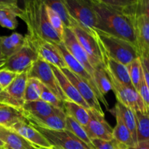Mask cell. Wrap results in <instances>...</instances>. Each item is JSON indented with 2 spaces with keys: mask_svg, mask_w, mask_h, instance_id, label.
Segmentation results:
<instances>
[{
  "mask_svg": "<svg viewBox=\"0 0 149 149\" xmlns=\"http://www.w3.org/2000/svg\"><path fill=\"white\" fill-rule=\"evenodd\" d=\"M63 107L66 116L74 119L84 127L87 126L90 120L88 109L69 100L63 102Z\"/></svg>",
  "mask_w": 149,
  "mask_h": 149,
  "instance_id": "4316f807",
  "label": "cell"
},
{
  "mask_svg": "<svg viewBox=\"0 0 149 149\" xmlns=\"http://www.w3.org/2000/svg\"><path fill=\"white\" fill-rule=\"evenodd\" d=\"M40 100L52 105L54 107L57 109H61L64 111L63 102L60 100L49 89L47 88L45 86L42 84V90H41Z\"/></svg>",
  "mask_w": 149,
  "mask_h": 149,
  "instance_id": "e575fe53",
  "label": "cell"
},
{
  "mask_svg": "<svg viewBox=\"0 0 149 149\" xmlns=\"http://www.w3.org/2000/svg\"><path fill=\"white\" fill-rule=\"evenodd\" d=\"M68 14L84 29L97 37L96 15L91 0H63Z\"/></svg>",
  "mask_w": 149,
  "mask_h": 149,
  "instance_id": "277c9868",
  "label": "cell"
},
{
  "mask_svg": "<svg viewBox=\"0 0 149 149\" xmlns=\"http://www.w3.org/2000/svg\"><path fill=\"white\" fill-rule=\"evenodd\" d=\"M96 15L95 29L130 42L138 47L132 17L122 10L121 0H91Z\"/></svg>",
  "mask_w": 149,
  "mask_h": 149,
  "instance_id": "6da1fadb",
  "label": "cell"
},
{
  "mask_svg": "<svg viewBox=\"0 0 149 149\" xmlns=\"http://www.w3.org/2000/svg\"><path fill=\"white\" fill-rule=\"evenodd\" d=\"M0 149H4V148H0Z\"/></svg>",
  "mask_w": 149,
  "mask_h": 149,
  "instance_id": "f907efd6",
  "label": "cell"
},
{
  "mask_svg": "<svg viewBox=\"0 0 149 149\" xmlns=\"http://www.w3.org/2000/svg\"><path fill=\"white\" fill-rule=\"evenodd\" d=\"M96 33L103 52L109 58L127 65L139 58L138 49L130 42L100 31L96 30Z\"/></svg>",
  "mask_w": 149,
  "mask_h": 149,
  "instance_id": "3957f363",
  "label": "cell"
},
{
  "mask_svg": "<svg viewBox=\"0 0 149 149\" xmlns=\"http://www.w3.org/2000/svg\"><path fill=\"white\" fill-rule=\"evenodd\" d=\"M47 13L51 26H52L54 30L58 33V34L59 35L60 37L62 39L63 41V36L64 34V31H65V26H64L62 20H61L59 16L58 15V14L54 10H52V9L48 7Z\"/></svg>",
  "mask_w": 149,
  "mask_h": 149,
  "instance_id": "d590c367",
  "label": "cell"
},
{
  "mask_svg": "<svg viewBox=\"0 0 149 149\" xmlns=\"http://www.w3.org/2000/svg\"><path fill=\"white\" fill-rule=\"evenodd\" d=\"M61 70L65 74V77L69 79V81L74 84V86L76 87L83 100L88 105L90 109L97 111L100 113H104L95 93L90 87V86L68 68H64Z\"/></svg>",
  "mask_w": 149,
  "mask_h": 149,
  "instance_id": "4fadbf2b",
  "label": "cell"
},
{
  "mask_svg": "<svg viewBox=\"0 0 149 149\" xmlns=\"http://www.w3.org/2000/svg\"><path fill=\"white\" fill-rule=\"evenodd\" d=\"M138 52L142 65L149 74V50L142 47H138Z\"/></svg>",
  "mask_w": 149,
  "mask_h": 149,
  "instance_id": "ab89813d",
  "label": "cell"
},
{
  "mask_svg": "<svg viewBox=\"0 0 149 149\" xmlns=\"http://www.w3.org/2000/svg\"><path fill=\"white\" fill-rule=\"evenodd\" d=\"M65 122H66L65 130H67L70 131L73 134H74L79 139H80L82 142L87 144L91 149H95V147L93 146V144L92 143L91 139L87 135L84 127H82L78 122H76L74 119H72V118L68 116H66Z\"/></svg>",
  "mask_w": 149,
  "mask_h": 149,
  "instance_id": "f1b7e54d",
  "label": "cell"
},
{
  "mask_svg": "<svg viewBox=\"0 0 149 149\" xmlns=\"http://www.w3.org/2000/svg\"><path fill=\"white\" fill-rule=\"evenodd\" d=\"M143 77L144 80H145V82L148 88L149 89V74L148 73V71L143 68Z\"/></svg>",
  "mask_w": 149,
  "mask_h": 149,
  "instance_id": "b9f144b4",
  "label": "cell"
},
{
  "mask_svg": "<svg viewBox=\"0 0 149 149\" xmlns=\"http://www.w3.org/2000/svg\"><path fill=\"white\" fill-rule=\"evenodd\" d=\"M45 2L48 7L52 9L59 16L62 20L65 28H71L73 18L68 14L67 9L63 1L58 0H45Z\"/></svg>",
  "mask_w": 149,
  "mask_h": 149,
  "instance_id": "f546056e",
  "label": "cell"
},
{
  "mask_svg": "<svg viewBox=\"0 0 149 149\" xmlns=\"http://www.w3.org/2000/svg\"><path fill=\"white\" fill-rule=\"evenodd\" d=\"M130 16L133 21L138 47H142L149 50V20L144 15Z\"/></svg>",
  "mask_w": 149,
  "mask_h": 149,
  "instance_id": "603a6c76",
  "label": "cell"
},
{
  "mask_svg": "<svg viewBox=\"0 0 149 149\" xmlns=\"http://www.w3.org/2000/svg\"><path fill=\"white\" fill-rule=\"evenodd\" d=\"M65 112L52 114L45 118H26L28 122L32 126L49 130H65Z\"/></svg>",
  "mask_w": 149,
  "mask_h": 149,
  "instance_id": "d6986e66",
  "label": "cell"
},
{
  "mask_svg": "<svg viewBox=\"0 0 149 149\" xmlns=\"http://www.w3.org/2000/svg\"><path fill=\"white\" fill-rule=\"evenodd\" d=\"M90 120L85 127L86 132L91 140L100 139L111 141L113 139V128L105 119L104 113H101L95 109L88 110Z\"/></svg>",
  "mask_w": 149,
  "mask_h": 149,
  "instance_id": "8fae6325",
  "label": "cell"
},
{
  "mask_svg": "<svg viewBox=\"0 0 149 149\" xmlns=\"http://www.w3.org/2000/svg\"><path fill=\"white\" fill-rule=\"evenodd\" d=\"M1 51L6 60L20 50L26 42V36L13 33L10 36H0Z\"/></svg>",
  "mask_w": 149,
  "mask_h": 149,
  "instance_id": "7402d4cb",
  "label": "cell"
},
{
  "mask_svg": "<svg viewBox=\"0 0 149 149\" xmlns=\"http://www.w3.org/2000/svg\"><path fill=\"white\" fill-rule=\"evenodd\" d=\"M0 140L9 149H37L17 132L0 126Z\"/></svg>",
  "mask_w": 149,
  "mask_h": 149,
  "instance_id": "ffe728a7",
  "label": "cell"
},
{
  "mask_svg": "<svg viewBox=\"0 0 149 149\" xmlns=\"http://www.w3.org/2000/svg\"><path fill=\"white\" fill-rule=\"evenodd\" d=\"M103 63L105 65V69L109 71L119 82L123 85L133 87L130 78L127 65L117 62L111 58H109L105 55L104 52H103Z\"/></svg>",
  "mask_w": 149,
  "mask_h": 149,
  "instance_id": "44dd1931",
  "label": "cell"
},
{
  "mask_svg": "<svg viewBox=\"0 0 149 149\" xmlns=\"http://www.w3.org/2000/svg\"><path fill=\"white\" fill-rule=\"evenodd\" d=\"M112 84V91L114 93L118 103L129 108L134 112L147 113L149 112L139 93L134 87L123 85L117 81L110 73L106 71Z\"/></svg>",
  "mask_w": 149,
  "mask_h": 149,
  "instance_id": "52a82bcc",
  "label": "cell"
},
{
  "mask_svg": "<svg viewBox=\"0 0 149 149\" xmlns=\"http://www.w3.org/2000/svg\"><path fill=\"white\" fill-rule=\"evenodd\" d=\"M50 66L54 74H55V77L57 78L58 83H59V85L61 87V90H63V92L65 94V95L66 96L67 98L69 100H71V101L74 102V103H77L79 106L88 109V110L90 109V108L89 107L87 103L83 100V98L80 95V94L77 91V90L74 87V84L65 77V75L62 72V71L60 68L54 66V65H50Z\"/></svg>",
  "mask_w": 149,
  "mask_h": 149,
  "instance_id": "ac0fdd59",
  "label": "cell"
},
{
  "mask_svg": "<svg viewBox=\"0 0 149 149\" xmlns=\"http://www.w3.org/2000/svg\"><path fill=\"white\" fill-rule=\"evenodd\" d=\"M51 149H58V148H52Z\"/></svg>",
  "mask_w": 149,
  "mask_h": 149,
  "instance_id": "c3c4849f",
  "label": "cell"
},
{
  "mask_svg": "<svg viewBox=\"0 0 149 149\" xmlns=\"http://www.w3.org/2000/svg\"><path fill=\"white\" fill-rule=\"evenodd\" d=\"M1 91H2V90H1V88H0V93H1Z\"/></svg>",
  "mask_w": 149,
  "mask_h": 149,
  "instance_id": "7dc6e473",
  "label": "cell"
},
{
  "mask_svg": "<svg viewBox=\"0 0 149 149\" xmlns=\"http://www.w3.org/2000/svg\"><path fill=\"white\" fill-rule=\"evenodd\" d=\"M138 93L141 95L143 101L145 103L147 109H148V111H149V89L147 87L146 84L144 77L143 79L141 85H140L139 89H138Z\"/></svg>",
  "mask_w": 149,
  "mask_h": 149,
  "instance_id": "f35d334b",
  "label": "cell"
},
{
  "mask_svg": "<svg viewBox=\"0 0 149 149\" xmlns=\"http://www.w3.org/2000/svg\"><path fill=\"white\" fill-rule=\"evenodd\" d=\"M5 147V145H4V143L1 141V140H0V148H4Z\"/></svg>",
  "mask_w": 149,
  "mask_h": 149,
  "instance_id": "f6af8a7d",
  "label": "cell"
},
{
  "mask_svg": "<svg viewBox=\"0 0 149 149\" xmlns=\"http://www.w3.org/2000/svg\"><path fill=\"white\" fill-rule=\"evenodd\" d=\"M15 132H17L23 138L29 141L30 143L37 148L51 149L52 146L49 145L43 135L31 125L27 122H20L15 124L11 128Z\"/></svg>",
  "mask_w": 149,
  "mask_h": 149,
  "instance_id": "2e32d148",
  "label": "cell"
},
{
  "mask_svg": "<svg viewBox=\"0 0 149 149\" xmlns=\"http://www.w3.org/2000/svg\"><path fill=\"white\" fill-rule=\"evenodd\" d=\"M17 74H18L6 69V68H1L0 69V88L2 90H5L16 78Z\"/></svg>",
  "mask_w": 149,
  "mask_h": 149,
  "instance_id": "8d00e7d4",
  "label": "cell"
},
{
  "mask_svg": "<svg viewBox=\"0 0 149 149\" xmlns=\"http://www.w3.org/2000/svg\"><path fill=\"white\" fill-rule=\"evenodd\" d=\"M77 40L87 53L94 69L97 68H105L103 63V52L97 37H94L84 31L73 19L71 27Z\"/></svg>",
  "mask_w": 149,
  "mask_h": 149,
  "instance_id": "5b68a950",
  "label": "cell"
},
{
  "mask_svg": "<svg viewBox=\"0 0 149 149\" xmlns=\"http://www.w3.org/2000/svg\"><path fill=\"white\" fill-rule=\"evenodd\" d=\"M99 92L103 96L106 95L109 91L112 90V84L109 78L105 68H97L95 69L93 75Z\"/></svg>",
  "mask_w": 149,
  "mask_h": 149,
  "instance_id": "1f68e13d",
  "label": "cell"
},
{
  "mask_svg": "<svg viewBox=\"0 0 149 149\" xmlns=\"http://www.w3.org/2000/svg\"><path fill=\"white\" fill-rule=\"evenodd\" d=\"M118 149H128V148L127 146H125L122 145V144H121L120 146L119 147V148H118Z\"/></svg>",
  "mask_w": 149,
  "mask_h": 149,
  "instance_id": "ee69618b",
  "label": "cell"
},
{
  "mask_svg": "<svg viewBox=\"0 0 149 149\" xmlns=\"http://www.w3.org/2000/svg\"><path fill=\"white\" fill-rule=\"evenodd\" d=\"M34 127L43 135L52 148L58 149H91L87 144L79 139L74 134L67 130H49L36 127Z\"/></svg>",
  "mask_w": 149,
  "mask_h": 149,
  "instance_id": "9c48e42d",
  "label": "cell"
},
{
  "mask_svg": "<svg viewBox=\"0 0 149 149\" xmlns=\"http://www.w3.org/2000/svg\"><path fill=\"white\" fill-rule=\"evenodd\" d=\"M38 59L39 55L36 47L26 34V42L23 47L6 60L3 68L17 74H20L26 70L30 69L31 65Z\"/></svg>",
  "mask_w": 149,
  "mask_h": 149,
  "instance_id": "8992f818",
  "label": "cell"
},
{
  "mask_svg": "<svg viewBox=\"0 0 149 149\" xmlns=\"http://www.w3.org/2000/svg\"><path fill=\"white\" fill-rule=\"evenodd\" d=\"M29 69L17 74L13 82L4 90L12 98L21 103H24L25 102L23 97L26 84L29 79Z\"/></svg>",
  "mask_w": 149,
  "mask_h": 149,
  "instance_id": "d4e9b609",
  "label": "cell"
},
{
  "mask_svg": "<svg viewBox=\"0 0 149 149\" xmlns=\"http://www.w3.org/2000/svg\"><path fill=\"white\" fill-rule=\"evenodd\" d=\"M128 149H149V141H144L138 142L134 146Z\"/></svg>",
  "mask_w": 149,
  "mask_h": 149,
  "instance_id": "60d3db41",
  "label": "cell"
},
{
  "mask_svg": "<svg viewBox=\"0 0 149 149\" xmlns=\"http://www.w3.org/2000/svg\"><path fill=\"white\" fill-rule=\"evenodd\" d=\"M20 122H27L22 110L0 104V126L11 129L15 124Z\"/></svg>",
  "mask_w": 149,
  "mask_h": 149,
  "instance_id": "cb8c5ba5",
  "label": "cell"
},
{
  "mask_svg": "<svg viewBox=\"0 0 149 149\" xmlns=\"http://www.w3.org/2000/svg\"><path fill=\"white\" fill-rule=\"evenodd\" d=\"M23 15V8L15 0H0V26L13 30L17 26V17Z\"/></svg>",
  "mask_w": 149,
  "mask_h": 149,
  "instance_id": "9a60e30c",
  "label": "cell"
},
{
  "mask_svg": "<svg viewBox=\"0 0 149 149\" xmlns=\"http://www.w3.org/2000/svg\"><path fill=\"white\" fill-rule=\"evenodd\" d=\"M91 141L95 149H118L121 145L113 138L111 141L100 139H93Z\"/></svg>",
  "mask_w": 149,
  "mask_h": 149,
  "instance_id": "74e56055",
  "label": "cell"
},
{
  "mask_svg": "<svg viewBox=\"0 0 149 149\" xmlns=\"http://www.w3.org/2000/svg\"><path fill=\"white\" fill-rule=\"evenodd\" d=\"M63 43L68 52L77 60L79 63L85 68L86 71L93 77L94 75V68L90 63V59L87 53L81 46L77 40L72 29L69 28H65L64 34L63 36Z\"/></svg>",
  "mask_w": 149,
  "mask_h": 149,
  "instance_id": "7c38bea8",
  "label": "cell"
},
{
  "mask_svg": "<svg viewBox=\"0 0 149 149\" xmlns=\"http://www.w3.org/2000/svg\"><path fill=\"white\" fill-rule=\"evenodd\" d=\"M20 18L26 23L29 31L27 35L31 40L42 39L54 44L63 42L51 26L45 0L25 1Z\"/></svg>",
  "mask_w": 149,
  "mask_h": 149,
  "instance_id": "7a4b0ae2",
  "label": "cell"
},
{
  "mask_svg": "<svg viewBox=\"0 0 149 149\" xmlns=\"http://www.w3.org/2000/svg\"><path fill=\"white\" fill-rule=\"evenodd\" d=\"M42 83L35 78H29L26 86L23 100L25 102L40 100Z\"/></svg>",
  "mask_w": 149,
  "mask_h": 149,
  "instance_id": "836d02e7",
  "label": "cell"
},
{
  "mask_svg": "<svg viewBox=\"0 0 149 149\" xmlns=\"http://www.w3.org/2000/svg\"><path fill=\"white\" fill-rule=\"evenodd\" d=\"M22 111L26 118H45L52 114L65 112L42 100L24 102Z\"/></svg>",
  "mask_w": 149,
  "mask_h": 149,
  "instance_id": "e0dca14e",
  "label": "cell"
},
{
  "mask_svg": "<svg viewBox=\"0 0 149 149\" xmlns=\"http://www.w3.org/2000/svg\"><path fill=\"white\" fill-rule=\"evenodd\" d=\"M31 42L36 47L40 59L60 69L67 68L62 55L55 44L42 39L31 40Z\"/></svg>",
  "mask_w": 149,
  "mask_h": 149,
  "instance_id": "5bb4252c",
  "label": "cell"
},
{
  "mask_svg": "<svg viewBox=\"0 0 149 149\" xmlns=\"http://www.w3.org/2000/svg\"><path fill=\"white\" fill-rule=\"evenodd\" d=\"M6 59L4 58V56L2 55V53H1V42H0V69L1 68H3L4 64H5Z\"/></svg>",
  "mask_w": 149,
  "mask_h": 149,
  "instance_id": "7bdbcfd3",
  "label": "cell"
},
{
  "mask_svg": "<svg viewBox=\"0 0 149 149\" xmlns=\"http://www.w3.org/2000/svg\"><path fill=\"white\" fill-rule=\"evenodd\" d=\"M4 149H9V148H4Z\"/></svg>",
  "mask_w": 149,
  "mask_h": 149,
  "instance_id": "681fc988",
  "label": "cell"
},
{
  "mask_svg": "<svg viewBox=\"0 0 149 149\" xmlns=\"http://www.w3.org/2000/svg\"><path fill=\"white\" fill-rule=\"evenodd\" d=\"M29 78H35L39 80L61 101L68 100L61 90L50 65L39 58L29 69Z\"/></svg>",
  "mask_w": 149,
  "mask_h": 149,
  "instance_id": "ba28073f",
  "label": "cell"
},
{
  "mask_svg": "<svg viewBox=\"0 0 149 149\" xmlns=\"http://www.w3.org/2000/svg\"><path fill=\"white\" fill-rule=\"evenodd\" d=\"M37 149H47V148H37Z\"/></svg>",
  "mask_w": 149,
  "mask_h": 149,
  "instance_id": "bcb514c9",
  "label": "cell"
},
{
  "mask_svg": "<svg viewBox=\"0 0 149 149\" xmlns=\"http://www.w3.org/2000/svg\"><path fill=\"white\" fill-rule=\"evenodd\" d=\"M114 116L116 117V125L114 128H113V138L127 148L134 146L135 143L132 138V135L129 130L125 126L123 121L121 119L119 112L116 109H114Z\"/></svg>",
  "mask_w": 149,
  "mask_h": 149,
  "instance_id": "484cf974",
  "label": "cell"
},
{
  "mask_svg": "<svg viewBox=\"0 0 149 149\" xmlns=\"http://www.w3.org/2000/svg\"><path fill=\"white\" fill-rule=\"evenodd\" d=\"M137 123V141L138 142L149 141V112L142 113L135 112Z\"/></svg>",
  "mask_w": 149,
  "mask_h": 149,
  "instance_id": "4dcf8cb0",
  "label": "cell"
},
{
  "mask_svg": "<svg viewBox=\"0 0 149 149\" xmlns=\"http://www.w3.org/2000/svg\"><path fill=\"white\" fill-rule=\"evenodd\" d=\"M55 45L57 47V48L59 49L61 55H62L64 61H65V64L67 65V68L69 70H71L74 74H77V76H79L80 78L82 79L84 81H86L90 86V87L93 89V91L95 92L99 102L103 103L105 106V107L108 109L109 108V104H108L107 100H106V97L102 95L100 92H99L94 78L86 71L85 68L77 61V60L68 52V50L65 48V45L63 43V42L59 44H55Z\"/></svg>",
  "mask_w": 149,
  "mask_h": 149,
  "instance_id": "30bf717a",
  "label": "cell"
},
{
  "mask_svg": "<svg viewBox=\"0 0 149 149\" xmlns=\"http://www.w3.org/2000/svg\"><path fill=\"white\" fill-rule=\"evenodd\" d=\"M129 72L130 78L134 88L138 91L140 85L143 79V66L141 61L139 58L135 59L132 63L127 65Z\"/></svg>",
  "mask_w": 149,
  "mask_h": 149,
  "instance_id": "d6a6232c",
  "label": "cell"
},
{
  "mask_svg": "<svg viewBox=\"0 0 149 149\" xmlns=\"http://www.w3.org/2000/svg\"><path fill=\"white\" fill-rule=\"evenodd\" d=\"M115 109L119 112L121 119L130 132L132 138L136 144L138 141H137V123L135 112L118 102L115 106Z\"/></svg>",
  "mask_w": 149,
  "mask_h": 149,
  "instance_id": "83f0119b",
  "label": "cell"
}]
</instances>
